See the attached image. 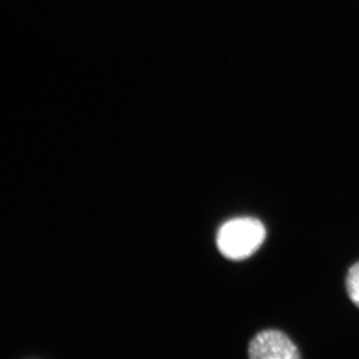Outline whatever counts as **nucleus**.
Returning a JSON list of instances; mask_svg holds the SVG:
<instances>
[{
    "mask_svg": "<svg viewBox=\"0 0 359 359\" xmlns=\"http://www.w3.org/2000/svg\"><path fill=\"white\" fill-rule=\"evenodd\" d=\"M266 236V228L259 219L242 217L222 224L217 235V245L226 259L243 261L261 248Z\"/></svg>",
    "mask_w": 359,
    "mask_h": 359,
    "instance_id": "f257e3e1",
    "label": "nucleus"
},
{
    "mask_svg": "<svg viewBox=\"0 0 359 359\" xmlns=\"http://www.w3.org/2000/svg\"><path fill=\"white\" fill-rule=\"evenodd\" d=\"M249 356L252 359H299L302 358L294 342L282 332L264 330L250 341Z\"/></svg>",
    "mask_w": 359,
    "mask_h": 359,
    "instance_id": "f03ea898",
    "label": "nucleus"
},
{
    "mask_svg": "<svg viewBox=\"0 0 359 359\" xmlns=\"http://www.w3.org/2000/svg\"><path fill=\"white\" fill-rule=\"evenodd\" d=\"M346 285L349 299L359 309V262L349 269Z\"/></svg>",
    "mask_w": 359,
    "mask_h": 359,
    "instance_id": "7ed1b4c3",
    "label": "nucleus"
}]
</instances>
